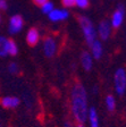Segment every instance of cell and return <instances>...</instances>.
<instances>
[{"label":"cell","mask_w":126,"mask_h":127,"mask_svg":"<svg viewBox=\"0 0 126 127\" xmlns=\"http://www.w3.org/2000/svg\"><path fill=\"white\" fill-rule=\"evenodd\" d=\"M89 108L86 89L81 83L74 84L71 91V110L75 122L79 125H84L87 120Z\"/></svg>","instance_id":"obj_1"},{"label":"cell","mask_w":126,"mask_h":127,"mask_svg":"<svg viewBox=\"0 0 126 127\" xmlns=\"http://www.w3.org/2000/svg\"><path fill=\"white\" fill-rule=\"evenodd\" d=\"M79 24H80V26H81L82 32H83L85 42L90 47L98 37L97 30H95L92 21L89 17H86V16H79Z\"/></svg>","instance_id":"obj_2"},{"label":"cell","mask_w":126,"mask_h":127,"mask_svg":"<svg viewBox=\"0 0 126 127\" xmlns=\"http://www.w3.org/2000/svg\"><path fill=\"white\" fill-rule=\"evenodd\" d=\"M114 86L118 95H123L126 92V70L124 68H118L115 71Z\"/></svg>","instance_id":"obj_3"},{"label":"cell","mask_w":126,"mask_h":127,"mask_svg":"<svg viewBox=\"0 0 126 127\" xmlns=\"http://www.w3.org/2000/svg\"><path fill=\"white\" fill-rule=\"evenodd\" d=\"M42 48H43V52H44L45 57L51 58L57 52V48H58L57 41H56V39L53 36H47L43 40Z\"/></svg>","instance_id":"obj_4"},{"label":"cell","mask_w":126,"mask_h":127,"mask_svg":"<svg viewBox=\"0 0 126 127\" xmlns=\"http://www.w3.org/2000/svg\"><path fill=\"white\" fill-rule=\"evenodd\" d=\"M24 19L21 15H14L10 17L8 23V32L10 34H17L23 30Z\"/></svg>","instance_id":"obj_5"},{"label":"cell","mask_w":126,"mask_h":127,"mask_svg":"<svg viewBox=\"0 0 126 127\" xmlns=\"http://www.w3.org/2000/svg\"><path fill=\"white\" fill-rule=\"evenodd\" d=\"M124 17H125V7L123 5H118L117 9L111 15V19H110L111 27H114V29L121 27L124 22Z\"/></svg>","instance_id":"obj_6"},{"label":"cell","mask_w":126,"mask_h":127,"mask_svg":"<svg viewBox=\"0 0 126 127\" xmlns=\"http://www.w3.org/2000/svg\"><path fill=\"white\" fill-rule=\"evenodd\" d=\"M111 25H110V22L109 21H101L98 25L97 30V36H99L101 40H108L109 36L111 35Z\"/></svg>","instance_id":"obj_7"},{"label":"cell","mask_w":126,"mask_h":127,"mask_svg":"<svg viewBox=\"0 0 126 127\" xmlns=\"http://www.w3.org/2000/svg\"><path fill=\"white\" fill-rule=\"evenodd\" d=\"M49 16V19L53 23H57V22H63L66 21L68 18L69 13L67 9H59V8H55L50 14H48Z\"/></svg>","instance_id":"obj_8"},{"label":"cell","mask_w":126,"mask_h":127,"mask_svg":"<svg viewBox=\"0 0 126 127\" xmlns=\"http://www.w3.org/2000/svg\"><path fill=\"white\" fill-rule=\"evenodd\" d=\"M80 61H81V66L85 71H90L93 67V57L90 52L83 51L80 56Z\"/></svg>","instance_id":"obj_9"},{"label":"cell","mask_w":126,"mask_h":127,"mask_svg":"<svg viewBox=\"0 0 126 127\" xmlns=\"http://www.w3.org/2000/svg\"><path fill=\"white\" fill-rule=\"evenodd\" d=\"M21 103V100L16 96H5V98L1 99L0 101V104L1 107H3L5 109H14L17 108Z\"/></svg>","instance_id":"obj_10"},{"label":"cell","mask_w":126,"mask_h":127,"mask_svg":"<svg viewBox=\"0 0 126 127\" xmlns=\"http://www.w3.org/2000/svg\"><path fill=\"white\" fill-rule=\"evenodd\" d=\"M90 49H91V55L93 57V59H100L103 55V45L101 43V41L99 40H95L94 42L90 45Z\"/></svg>","instance_id":"obj_11"},{"label":"cell","mask_w":126,"mask_h":127,"mask_svg":"<svg viewBox=\"0 0 126 127\" xmlns=\"http://www.w3.org/2000/svg\"><path fill=\"white\" fill-rule=\"evenodd\" d=\"M39 41H40V32L34 27L30 29L26 33V42L33 47V45L38 44Z\"/></svg>","instance_id":"obj_12"},{"label":"cell","mask_w":126,"mask_h":127,"mask_svg":"<svg viewBox=\"0 0 126 127\" xmlns=\"http://www.w3.org/2000/svg\"><path fill=\"white\" fill-rule=\"evenodd\" d=\"M86 122H89V127H100L99 116H98L97 109H95L94 107L89 108V114H87Z\"/></svg>","instance_id":"obj_13"},{"label":"cell","mask_w":126,"mask_h":127,"mask_svg":"<svg viewBox=\"0 0 126 127\" xmlns=\"http://www.w3.org/2000/svg\"><path fill=\"white\" fill-rule=\"evenodd\" d=\"M8 41L9 39L0 35V57L8 56Z\"/></svg>","instance_id":"obj_14"},{"label":"cell","mask_w":126,"mask_h":127,"mask_svg":"<svg viewBox=\"0 0 126 127\" xmlns=\"http://www.w3.org/2000/svg\"><path fill=\"white\" fill-rule=\"evenodd\" d=\"M105 103H106V108H107L108 111H114L116 108V99L114 95L109 94L106 96V100H105Z\"/></svg>","instance_id":"obj_15"},{"label":"cell","mask_w":126,"mask_h":127,"mask_svg":"<svg viewBox=\"0 0 126 127\" xmlns=\"http://www.w3.org/2000/svg\"><path fill=\"white\" fill-rule=\"evenodd\" d=\"M18 53V47L17 43L14 40H9L8 41V55L10 56H16Z\"/></svg>","instance_id":"obj_16"},{"label":"cell","mask_w":126,"mask_h":127,"mask_svg":"<svg viewBox=\"0 0 126 127\" xmlns=\"http://www.w3.org/2000/svg\"><path fill=\"white\" fill-rule=\"evenodd\" d=\"M55 9V6H53V3L51 2V1H47L45 3H43V5L41 6V10L43 14H50L51 11Z\"/></svg>","instance_id":"obj_17"},{"label":"cell","mask_w":126,"mask_h":127,"mask_svg":"<svg viewBox=\"0 0 126 127\" xmlns=\"http://www.w3.org/2000/svg\"><path fill=\"white\" fill-rule=\"evenodd\" d=\"M90 5V0H75V6L81 9H85Z\"/></svg>","instance_id":"obj_18"},{"label":"cell","mask_w":126,"mask_h":127,"mask_svg":"<svg viewBox=\"0 0 126 127\" xmlns=\"http://www.w3.org/2000/svg\"><path fill=\"white\" fill-rule=\"evenodd\" d=\"M8 71H9L10 74H13V75H16L19 71L18 65H17L16 63H10L9 64V66H8Z\"/></svg>","instance_id":"obj_19"},{"label":"cell","mask_w":126,"mask_h":127,"mask_svg":"<svg viewBox=\"0 0 126 127\" xmlns=\"http://www.w3.org/2000/svg\"><path fill=\"white\" fill-rule=\"evenodd\" d=\"M61 3L65 8H72L75 6V0H61Z\"/></svg>","instance_id":"obj_20"},{"label":"cell","mask_w":126,"mask_h":127,"mask_svg":"<svg viewBox=\"0 0 126 127\" xmlns=\"http://www.w3.org/2000/svg\"><path fill=\"white\" fill-rule=\"evenodd\" d=\"M8 7L6 0H0V10H6Z\"/></svg>","instance_id":"obj_21"},{"label":"cell","mask_w":126,"mask_h":127,"mask_svg":"<svg viewBox=\"0 0 126 127\" xmlns=\"http://www.w3.org/2000/svg\"><path fill=\"white\" fill-rule=\"evenodd\" d=\"M33 1H34L35 5H38V6H42L43 3H45L47 1H49V0H33Z\"/></svg>","instance_id":"obj_22"},{"label":"cell","mask_w":126,"mask_h":127,"mask_svg":"<svg viewBox=\"0 0 126 127\" xmlns=\"http://www.w3.org/2000/svg\"><path fill=\"white\" fill-rule=\"evenodd\" d=\"M64 127H73V125H72L69 122H65V124H64Z\"/></svg>","instance_id":"obj_23"},{"label":"cell","mask_w":126,"mask_h":127,"mask_svg":"<svg viewBox=\"0 0 126 127\" xmlns=\"http://www.w3.org/2000/svg\"><path fill=\"white\" fill-rule=\"evenodd\" d=\"M76 127H84V125H77Z\"/></svg>","instance_id":"obj_24"},{"label":"cell","mask_w":126,"mask_h":127,"mask_svg":"<svg viewBox=\"0 0 126 127\" xmlns=\"http://www.w3.org/2000/svg\"><path fill=\"white\" fill-rule=\"evenodd\" d=\"M0 21H1V16H0Z\"/></svg>","instance_id":"obj_25"},{"label":"cell","mask_w":126,"mask_h":127,"mask_svg":"<svg viewBox=\"0 0 126 127\" xmlns=\"http://www.w3.org/2000/svg\"><path fill=\"white\" fill-rule=\"evenodd\" d=\"M0 127H1V125H0Z\"/></svg>","instance_id":"obj_26"}]
</instances>
